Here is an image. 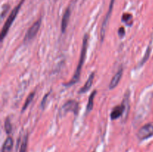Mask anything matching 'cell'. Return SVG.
<instances>
[{
  "label": "cell",
  "mask_w": 153,
  "mask_h": 152,
  "mask_svg": "<svg viewBox=\"0 0 153 152\" xmlns=\"http://www.w3.org/2000/svg\"><path fill=\"white\" fill-rule=\"evenodd\" d=\"M94 75H95V73L92 72L91 75H90L89 78L88 79L87 82L85 83V84L81 88V89L79 90V93H85V92H88V90L90 89V88L91 87L93 84V81H94Z\"/></svg>",
  "instance_id": "10"
},
{
  "label": "cell",
  "mask_w": 153,
  "mask_h": 152,
  "mask_svg": "<svg viewBox=\"0 0 153 152\" xmlns=\"http://www.w3.org/2000/svg\"><path fill=\"white\" fill-rule=\"evenodd\" d=\"M88 40H89V36L88 34H86L85 35L83 38V43H82V52H81L80 55V58H79V63H78L77 68H76V72L74 73V75H73V78L67 83H64V86H70L72 85L75 84L76 83H77L78 80H79V77H80L81 71H82V68L83 66L84 62H85V56H86L87 53V49H88Z\"/></svg>",
  "instance_id": "1"
},
{
  "label": "cell",
  "mask_w": 153,
  "mask_h": 152,
  "mask_svg": "<svg viewBox=\"0 0 153 152\" xmlns=\"http://www.w3.org/2000/svg\"><path fill=\"white\" fill-rule=\"evenodd\" d=\"M114 1H115V0H111L110 4H109L108 11L107 14H106V16H105V18L104 21H103L102 25V28H101V40L102 41H103L105 36L106 28H107V26H108V22L109 19H110V16L112 13V10H113Z\"/></svg>",
  "instance_id": "6"
},
{
  "label": "cell",
  "mask_w": 153,
  "mask_h": 152,
  "mask_svg": "<svg viewBox=\"0 0 153 152\" xmlns=\"http://www.w3.org/2000/svg\"><path fill=\"white\" fill-rule=\"evenodd\" d=\"M27 144H28V136H25L23 141H22V145H21L20 149H19V152H26Z\"/></svg>",
  "instance_id": "17"
},
{
  "label": "cell",
  "mask_w": 153,
  "mask_h": 152,
  "mask_svg": "<svg viewBox=\"0 0 153 152\" xmlns=\"http://www.w3.org/2000/svg\"><path fill=\"white\" fill-rule=\"evenodd\" d=\"M70 14H71V11H70V9L68 7V8L66 10L65 13H64V16H63L62 20H61V32L62 33H64L66 31V30H67L69 20H70Z\"/></svg>",
  "instance_id": "9"
},
{
  "label": "cell",
  "mask_w": 153,
  "mask_h": 152,
  "mask_svg": "<svg viewBox=\"0 0 153 152\" xmlns=\"http://www.w3.org/2000/svg\"><path fill=\"white\" fill-rule=\"evenodd\" d=\"M125 113V106L123 104L121 105H117L113 109L111 113V118L112 120H116L118 118L120 117L123 113Z\"/></svg>",
  "instance_id": "7"
},
{
  "label": "cell",
  "mask_w": 153,
  "mask_h": 152,
  "mask_svg": "<svg viewBox=\"0 0 153 152\" xmlns=\"http://www.w3.org/2000/svg\"><path fill=\"white\" fill-rule=\"evenodd\" d=\"M13 140L12 137H8L6 140L4 141V144L2 145V148H1V152H11L12 148H13Z\"/></svg>",
  "instance_id": "11"
},
{
  "label": "cell",
  "mask_w": 153,
  "mask_h": 152,
  "mask_svg": "<svg viewBox=\"0 0 153 152\" xmlns=\"http://www.w3.org/2000/svg\"><path fill=\"white\" fill-rule=\"evenodd\" d=\"M4 130H5V132L7 134H10L12 131V125L8 118L6 119L5 122H4Z\"/></svg>",
  "instance_id": "16"
},
{
  "label": "cell",
  "mask_w": 153,
  "mask_h": 152,
  "mask_svg": "<svg viewBox=\"0 0 153 152\" xmlns=\"http://www.w3.org/2000/svg\"><path fill=\"white\" fill-rule=\"evenodd\" d=\"M131 19H132V16H131L130 13H124L122 16V21L124 22L125 23L128 24V25H131Z\"/></svg>",
  "instance_id": "14"
},
{
  "label": "cell",
  "mask_w": 153,
  "mask_h": 152,
  "mask_svg": "<svg viewBox=\"0 0 153 152\" xmlns=\"http://www.w3.org/2000/svg\"><path fill=\"white\" fill-rule=\"evenodd\" d=\"M97 93V90H94L93 91L92 93L91 94L89 97V99H88V105H87V113H90V112L92 110L93 107H94V98H95L96 95Z\"/></svg>",
  "instance_id": "12"
},
{
  "label": "cell",
  "mask_w": 153,
  "mask_h": 152,
  "mask_svg": "<svg viewBox=\"0 0 153 152\" xmlns=\"http://www.w3.org/2000/svg\"><path fill=\"white\" fill-rule=\"evenodd\" d=\"M123 71L122 68L118 70L117 72L115 74V75L114 76L113 78H112L111 80L110 84H109V89H113L117 86L118 83H120V81L121 80V77H122V75H123Z\"/></svg>",
  "instance_id": "8"
},
{
  "label": "cell",
  "mask_w": 153,
  "mask_h": 152,
  "mask_svg": "<svg viewBox=\"0 0 153 152\" xmlns=\"http://www.w3.org/2000/svg\"><path fill=\"white\" fill-rule=\"evenodd\" d=\"M23 1H24V0H21L20 2L18 4V5H16V7H15L12 10L11 13H10L9 16L7 17V20H6L5 23H4V26H3L2 29H1V40H4V38L6 37V35H7V32H8L9 29H10V26H11V25L13 24V21H14L15 19H16V15H17L18 13H19V9H20V7H21V6H22Z\"/></svg>",
  "instance_id": "2"
},
{
  "label": "cell",
  "mask_w": 153,
  "mask_h": 152,
  "mask_svg": "<svg viewBox=\"0 0 153 152\" xmlns=\"http://www.w3.org/2000/svg\"><path fill=\"white\" fill-rule=\"evenodd\" d=\"M139 139L144 140L153 137V124H146L139 130L137 134Z\"/></svg>",
  "instance_id": "4"
},
{
  "label": "cell",
  "mask_w": 153,
  "mask_h": 152,
  "mask_svg": "<svg viewBox=\"0 0 153 152\" xmlns=\"http://www.w3.org/2000/svg\"><path fill=\"white\" fill-rule=\"evenodd\" d=\"M118 34H119L120 37H123L126 34L125 28L123 27H121V28H119V31H118Z\"/></svg>",
  "instance_id": "18"
},
{
  "label": "cell",
  "mask_w": 153,
  "mask_h": 152,
  "mask_svg": "<svg viewBox=\"0 0 153 152\" xmlns=\"http://www.w3.org/2000/svg\"><path fill=\"white\" fill-rule=\"evenodd\" d=\"M150 52H151V47L150 46H149V47L147 48V49H146V52H145V55H144V56H143V59H142V61H140V66L143 65V64H144L147 61V60L149 59V55H150Z\"/></svg>",
  "instance_id": "15"
},
{
  "label": "cell",
  "mask_w": 153,
  "mask_h": 152,
  "mask_svg": "<svg viewBox=\"0 0 153 152\" xmlns=\"http://www.w3.org/2000/svg\"><path fill=\"white\" fill-rule=\"evenodd\" d=\"M34 92H31V93L29 95H28V98H27L26 100H25V103H24V104H23V107H22V112H23L24 110H25V109H26L27 107H28V106L29 105L30 103H31V101H32V100H33V98H34Z\"/></svg>",
  "instance_id": "13"
},
{
  "label": "cell",
  "mask_w": 153,
  "mask_h": 152,
  "mask_svg": "<svg viewBox=\"0 0 153 152\" xmlns=\"http://www.w3.org/2000/svg\"><path fill=\"white\" fill-rule=\"evenodd\" d=\"M49 93H46V95L43 97V99L41 102V107H45V103H46V98H47V97L49 96Z\"/></svg>",
  "instance_id": "19"
},
{
  "label": "cell",
  "mask_w": 153,
  "mask_h": 152,
  "mask_svg": "<svg viewBox=\"0 0 153 152\" xmlns=\"http://www.w3.org/2000/svg\"><path fill=\"white\" fill-rule=\"evenodd\" d=\"M78 109H79V103L75 100H69L62 106L59 111V114L63 116L69 111H72L75 113V115H77Z\"/></svg>",
  "instance_id": "3"
},
{
  "label": "cell",
  "mask_w": 153,
  "mask_h": 152,
  "mask_svg": "<svg viewBox=\"0 0 153 152\" xmlns=\"http://www.w3.org/2000/svg\"><path fill=\"white\" fill-rule=\"evenodd\" d=\"M40 25H41V19H39L28 30L26 34H25V38H24V41H29V40H32L37 35V32L40 29Z\"/></svg>",
  "instance_id": "5"
}]
</instances>
